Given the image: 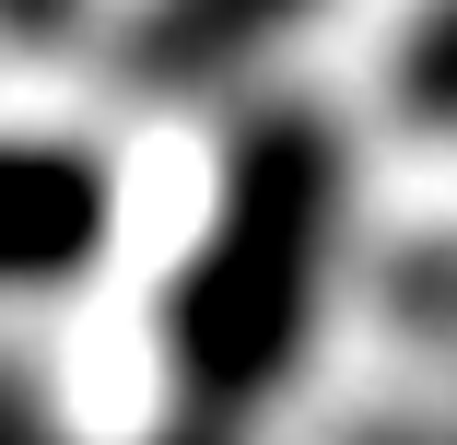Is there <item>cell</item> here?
<instances>
[{
	"instance_id": "1",
	"label": "cell",
	"mask_w": 457,
	"mask_h": 445,
	"mask_svg": "<svg viewBox=\"0 0 457 445\" xmlns=\"http://www.w3.org/2000/svg\"><path fill=\"white\" fill-rule=\"evenodd\" d=\"M328 211H340V152L294 118L246 129L223 211H212V246L176 282V364H188V387L212 410H246L294 364L317 270H328Z\"/></svg>"
},
{
	"instance_id": "2",
	"label": "cell",
	"mask_w": 457,
	"mask_h": 445,
	"mask_svg": "<svg viewBox=\"0 0 457 445\" xmlns=\"http://www.w3.org/2000/svg\"><path fill=\"white\" fill-rule=\"evenodd\" d=\"M106 246V164L59 141H0V282H59Z\"/></svg>"
},
{
	"instance_id": "3",
	"label": "cell",
	"mask_w": 457,
	"mask_h": 445,
	"mask_svg": "<svg viewBox=\"0 0 457 445\" xmlns=\"http://www.w3.org/2000/svg\"><path fill=\"white\" fill-rule=\"evenodd\" d=\"M305 12V0H164V24H153V70H223V59H246L258 36H282Z\"/></svg>"
}]
</instances>
